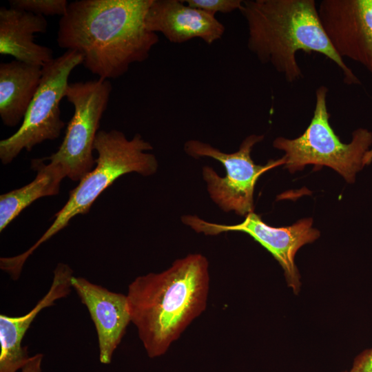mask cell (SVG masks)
Segmentation results:
<instances>
[{
    "label": "cell",
    "mask_w": 372,
    "mask_h": 372,
    "mask_svg": "<svg viewBox=\"0 0 372 372\" xmlns=\"http://www.w3.org/2000/svg\"><path fill=\"white\" fill-rule=\"evenodd\" d=\"M152 0H76L60 18L56 41L76 50L83 66L99 79H117L148 59L158 43L145 26Z\"/></svg>",
    "instance_id": "cell-1"
},
{
    "label": "cell",
    "mask_w": 372,
    "mask_h": 372,
    "mask_svg": "<svg viewBox=\"0 0 372 372\" xmlns=\"http://www.w3.org/2000/svg\"><path fill=\"white\" fill-rule=\"evenodd\" d=\"M45 17L5 6L0 8V54L43 67L54 59L53 50L34 41V34L45 33Z\"/></svg>",
    "instance_id": "cell-14"
},
{
    "label": "cell",
    "mask_w": 372,
    "mask_h": 372,
    "mask_svg": "<svg viewBox=\"0 0 372 372\" xmlns=\"http://www.w3.org/2000/svg\"><path fill=\"white\" fill-rule=\"evenodd\" d=\"M349 372H372V348L358 355Z\"/></svg>",
    "instance_id": "cell-19"
},
{
    "label": "cell",
    "mask_w": 372,
    "mask_h": 372,
    "mask_svg": "<svg viewBox=\"0 0 372 372\" xmlns=\"http://www.w3.org/2000/svg\"><path fill=\"white\" fill-rule=\"evenodd\" d=\"M327 92L324 85L316 90L313 117L302 134L293 139L278 137L273 146L285 152V165L291 173L302 169L306 165H313L318 169L327 166L352 183L356 173L365 165L364 158L372 145V132L357 129L351 141L343 143L329 123Z\"/></svg>",
    "instance_id": "cell-5"
},
{
    "label": "cell",
    "mask_w": 372,
    "mask_h": 372,
    "mask_svg": "<svg viewBox=\"0 0 372 372\" xmlns=\"http://www.w3.org/2000/svg\"><path fill=\"white\" fill-rule=\"evenodd\" d=\"M43 355L37 353L30 356L28 362L20 370V372H42V361Z\"/></svg>",
    "instance_id": "cell-20"
},
{
    "label": "cell",
    "mask_w": 372,
    "mask_h": 372,
    "mask_svg": "<svg viewBox=\"0 0 372 372\" xmlns=\"http://www.w3.org/2000/svg\"><path fill=\"white\" fill-rule=\"evenodd\" d=\"M152 145L139 134L131 140L116 130H99L94 149L97 152L96 166L69 193L65 205L54 215V220L41 237L28 250L12 257H4L2 266L14 278H19L30 255L41 244L67 227L77 215L86 214L100 194L120 176L136 172L142 176L154 174L158 169L156 156L147 151Z\"/></svg>",
    "instance_id": "cell-4"
},
{
    "label": "cell",
    "mask_w": 372,
    "mask_h": 372,
    "mask_svg": "<svg viewBox=\"0 0 372 372\" xmlns=\"http://www.w3.org/2000/svg\"><path fill=\"white\" fill-rule=\"evenodd\" d=\"M112 90L111 82L99 78L68 85L65 97L74 107L73 116L57 151L41 159L60 164L73 181H80L96 163L94 144Z\"/></svg>",
    "instance_id": "cell-7"
},
{
    "label": "cell",
    "mask_w": 372,
    "mask_h": 372,
    "mask_svg": "<svg viewBox=\"0 0 372 372\" xmlns=\"http://www.w3.org/2000/svg\"><path fill=\"white\" fill-rule=\"evenodd\" d=\"M188 6L215 16L216 13H229L242 8V0H184Z\"/></svg>",
    "instance_id": "cell-18"
},
{
    "label": "cell",
    "mask_w": 372,
    "mask_h": 372,
    "mask_svg": "<svg viewBox=\"0 0 372 372\" xmlns=\"http://www.w3.org/2000/svg\"><path fill=\"white\" fill-rule=\"evenodd\" d=\"M145 26L149 32L163 34L174 43L198 38L211 45L225 31L215 16L188 6L184 0H152Z\"/></svg>",
    "instance_id": "cell-12"
},
{
    "label": "cell",
    "mask_w": 372,
    "mask_h": 372,
    "mask_svg": "<svg viewBox=\"0 0 372 372\" xmlns=\"http://www.w3.org/2000/svg\"><path fill=\"white\" fill-rule=\"evenodd\" d=\"M209 262L200 254L175 260L160 273L136 277L128 286L129 311L150 358L164 355L206 309Z\"/></svg>",
    "instance_id": "cell-2"
},
{
    "label": "cell",
    "mask_w": 372,
    "mask_h": 372,
    "mask_svg": "<svg viewBox=\"0 0 372 372\" xmlns=\"http://www.w3.org/2000/svg\"><path fill=\"white\" fill-rule=\"evenodd\" d=\"M372 161V149H369L365 154L364 162L365 165H369Z\"/></svg>",
    "instance_id": "cell-21"
},
{
    "label": "cell",
    "mask_w": 372,
    "mask_h": 372,
    "mask_svg": "<svg viewBox=\"0 0 372 372\" xmlns=\"http://www.w3.org/2000/svg\"><path fill=\"white\" fill-rule=\"evenodd\" d=\"M182 222L198 233L216 236L223 232L240 231L252 237L270 252L282 267L288 285L297 294L300 290V274L294 262L298 250L315 241L320 231L312 227L313 219L304 218L292 225L273 227L262 221L261 217L251 212L241 223L232 225L207 222L196 216L186 215Z\"/></svg>",
    "instance_id": "cell-9"
},
{
    "label": "cell",
    "mask_w": 372,
    "mask_h": 372,
    "mask_svg": "<svg viewBox=\"0 0 372 372\" xmlns=\"http://www.w3.org/2000/svg\"><path fill=\"white\" fill-rule=\"evenodd\" d=\"M72 287L87 307L98 338L99 360L108 364L131 322L127 295L73 276Z\"/></svg>",
    "instance_id": "cell-11"
},
{
    "label": "cell",
    "mask_w": 372,
    "mask_h": 372,
    "mask_svg": "<svg viewBox=\"0 0 372 372\" xmlns=\"http://www.w3.org/2000/svg\"><path fill=\"white\" fill-rule=\"evenodd\" d=\"M73 276L69 265L58 263L50 289L28 313L20 316L0 315V372H17L28 362V348L22 345L27 331L40 311L70 293Z\"/></svg>",
    "instance_id": "cell-13"
},
{
    "label": "cell",
    "mask_w": 372,
    "mask_h": 372,
    "mask_svg": "<svg viewBox=\"0 0 372 372\" xmlns=\"http://www.w3.org/2000/svg\"><path fill=\"white\" fill-rule=\"evenodd\" d=\"M10 7L40 16L63 17L69 3L66 0H10Z\"/></svg>",
    "instance_id": "cell-17"
},
{
    "label": "cell",
    "mask_w": 372,
    "mask_h": 372,
    "mask_svg": "<svg viewBox=\"0 0 372 372\" xmlns=\"http://www.w3.org/2000/svg\"><path fill=\"white\" fill-rule=\"evenodd\" d=\"M318 13L337 54L372 73V0H322Z\"/></svg>",
    "instance_id": "cell-10"
},
{
    "label": "cell",
    "mask_w": 372,
    "mask_h": 372,
    "mask_svg": "<svg viewBox=\"0 0 372 372\" xmlns=\"http://www.w3.org/2000/svg\"><path fill=\"white\" fill-rule=\"evenodd\" d=\"M83 62L76 50H66L42 67L39 88L18 130L0 141L2 164L10 163L23 149L30 152L45 141L59 137L65 123L60 102L65 97L72 71Z\"/></svg>",
    "instance_id": "cell-6"
},
{
    "label": "cell",
    "mask_w": 372,
    "mask_h": 372,
    "mask_svg": "<svg viewBox=\"0 0 372 372\" xmlns=\"http://www.w3.org/2000/svg\"><path fill=\"white\" fill-rule=\"evenodd\" d=\"M31 167L37 171V176L31 183L0 196L1 232L36 200L57 195L62 180L67 177L60 164L53 162L45 164L41 158L32 159Z\"/></svg>",
    "instance_id": "cell-16"
},
{
    "label": "cell",
    "mask_w": 372,
    "mask_h": 372,
    "mask_svg": "<svg viewBox=\"0 0 372 372\" xmlns=\"http://www.w3.org/2000/svg\"><path fill=\"white\" fill-rule=\"evenodd\" d=\"M263 138V135L251 134L243 140L237 152L229 154L198 140L185 142L184 149L188 155L195 158H212L225 167L224 177L209 166L203 168V177L210 197L223 211H234L244 216L254 212V192L258 178L266 171L285 165L283 157L271 160L265 165L255 164L251 152Z\"/></svg>",
    "instance_id": "cell-8"
},
{
    "label": "cell",
    "mask_w": 372,
    "mask_h": 372,
    "mask_svg": "<svg viewBox=\"0 0 372 372\" xmlns=\"http://www.w3.org/2000/svg\"><path fill=\"white\" fill-rule=\"evenodd\" d=\"M248 28L247 48L289 83L302 77L298 51L317 52L340 69L346 84L359 79L334 50L321 25L315 0H246L240 10Z\"/></svg>",
    "instance_id": "cell-3"
},
{
    "label": "cell",
    "mask_w": 372,
    "mask_h": 372,
    "mask_svg": "<svg viewBox=\"0 0 372 372\" xmlns=\"http://www.w3.org/2000/svg\"><path fill=\"white\" fill-rule=\"evenodd\" d=\"M42 67L18 60L0 63V116L14 127L23 121L39 88Z\"/></svg>",
    "instance_id": "cell-15"
}]
</instances>
